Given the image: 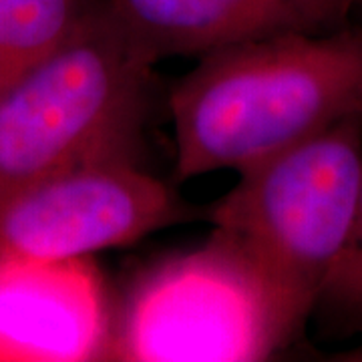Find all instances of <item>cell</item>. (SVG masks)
<instances>
[{
	"label": "cell",
	"mask_w": 362,
	"mask_h": 362,
	"mask_svg": "<svg viewBox=\"0 0 362 362\" xmlns=\"http://www.w3.org/2000/svg\"><path fill=\"white\" fill-rule=\"evenodd\" d=\"M316 30H330L350 23V14L362 6V0H286Z\"/></svg>",
	"instance_id": "obj_10"
},
{
	"label": "cell",
	"mask_w": 362,
	"mask_h": 362,
	"mask_svg": "<svg viewBox=\"0 0 362 362\" xmlns=\"http://www.w3.org/2000/svg\"><path fill=\"white\" fill-rule=\"evenodd\" d=\"M109 330L89 258L0 270V358L105 361Z\"/></svg>",
	"instance_id": "obj_6"
},
{
	"label": "cell",
	"mask_w": 362,
	"mask_h": 362,
	"mask_svg": "<svg viewBox=\"0 0 362 362\" xmlns=\"http://www.w3.org/2000/svg\"><path fill=\"white\" fill-rule=\"evenodd\" d=\"M157 61L107 0L0 89V194L75 169L141 163Z\"/></svg>",
	"instance_id": "obj_3"
},
{
	"label": "cell",
	"mask_w": 362,
	"mask_h": 362,
	"mask_svg": "<svg viewBox=\"0 0 362 362\" xmlns=\"http://www.w3.org/2000/svg\"><path fill=\"white\" fill-rule=\"evenodd\" d=\"M101 0H0V89L65 45Z\"/></svg>",
	"instance_id": "obj_8"
},
{
	"label": "cell",
	"mask_w": 362,
	"mask_h": 362,
	"mask_svg": "<svg viewBox=\"0 0 362 362\" xmlns=\"http://www.w3.org/2000/svg\"><path fill=\"white\" fill-rule=\"evenodd\" d=\"M157 63L206 57L235 42L314 26L286 0H107Z\"/></svg>",
	"instance_id": "obj_7"
},
{
	"label": "cell",
	"mask_w": 362,
	"mask_h": 362,
	"mask_svg": "<svg viewBox=\"0 0 362 362\" xmlns=\"http://www.w3.org/2000/svg\"><path fill=\"white\" fill-rule=\"evenodd\" d=\"M361 8H362V6H361Z\"/></svg>",
	"instance_id": "obj_12"
},
{
	"label": "cell",
	"mask_w": 362,
	"mask_h": 362,
	"mask_svg": "<svg viewBox=\"0 0 362 362\" xmlns=\"http://www.w3.org/2000/svg\"><path fill=\"white\" fill-rule=\"evenodd\" d=\"M332 361H344V362H362V344H356L354 349L338 352L337 356H332Z\"/></svg>",
	"instance_id": "obj_11"
},
{
	"label": "cell",
	"mask_w": 362,
	"mask_h": 362,
	"mask_svg": "<svg viewBox=\"0 0 362 362\" xmlns=\"http://www.w3.org/2000/svg\"><path fill=\"white\" fill-rule=\"evenodd\" d=\"M258 286L218 238L135 284L105 361H259L276 354Z\"/></svg>",
	"instance_id": "obj_4"
},
{
	"label": "cell",
	"mask_w": 362,
	"mask_h": 362,
	"mask_svg": "<svg viewBox=\"0 0 362 362\" xmlns=\"http://www.w3.org/2000/svg\"><path fill=\"white\" fill-rule=\"evenodd\" d=\"M199 218L141 163L75 169L0 194V270L90 258Z\"/></svg>",
	"instance_id": "obj_5"
},
{
	"label": "cell",
	"mask_w": 362,
	"mask_h": 362,
	"mask_svg": "<svg viewBox=\"0 0 362 362\" xmlns=\"http://www.w3.org/2000/svg\"><path fill=\"white\" fill-rule=\"evenodd\" d=\"M361 180L362 117H350L238 173L202 207L258 286L278 352L304 332L349 244Z\"/></svg>",
	"instance_id": "obj_2"
},
{
	"label": "cell",
	"mask_w": 362,
	"mask_h": 362,
	"mask_svg": "<svg viewBox=\"0 0 362 362\" xmlns=\"http://www.w3.org/2000/svg\"><path fill=\"white\" fill-rule=\"evenodd\" d=\"M175 177L258 165L362 117V26L294 28L197 59L171 87Z\"/></svg>",
	"instance_id": "obj_1"
},
{
	"label": "cell",
	"mask_w": 362,
	"mask_h": 362,
	"mask_svg": "<svg viewBox=\"0 0 362 362\" xmlns=\"http://www.w3.org/2000/svg\"><path fill=\"white\" fill-rule=\"evenodd\" d=\"M312 318L324 330L352 334L362 330V180L354 226Z\"/></svg>",
	"instance_id": "obj_9"
}]
</instances>
